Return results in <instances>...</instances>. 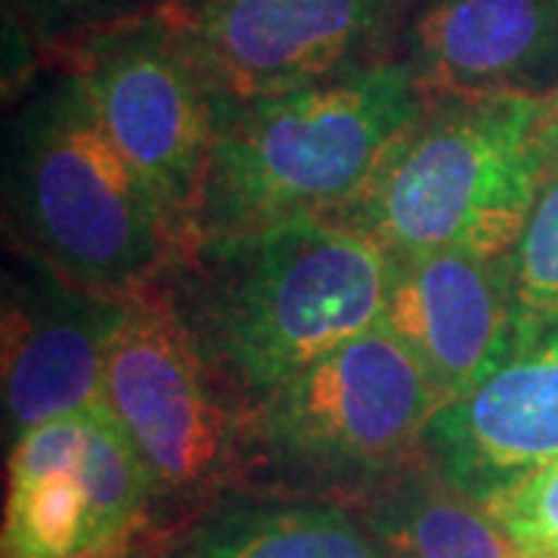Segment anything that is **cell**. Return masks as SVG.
Instances as JSON below:
<instances>
[{
    "mask_svg": "<svg viewBox=\"0 0 558 558\" xmlns=\"http://www.w3.org/2000/svg\"><path fill=\"white\" fill-rule=\"evenodd\" d=\"M7 252L128 299L183 248L156 190L106 134L78 75L44 62L3 137Z\"/></svg>",
    "mask_w": 558,
    "mask_h": 558,
    "instance_id": "obj_2",
    "label": "cell"
},
{
    "mask_svg": "<svg viewBox=\"0 0 558 558\" xmlns=\"http://www.w3.org/2000/svg\"><path fill=\"white\" fill-rule=\"evenodd\" d=\"M484 509L521 558H558V457Z\"/></svg>",
    "mask_w": 558,
    "mask_h": 558,
    "instance_id": "obj_18",
    "label": "cell"
},
{
    "mask_svg": "<svg viewBox=\"0 0 558 558\" xmlns=\"http://www.w3.org/2000/svg\"><path fill=\"white\" fill-rule=\"evenodd\" d=\"M102 403L153 487L149 539L168 537L240 484L245 413L153 286L128 295L102 373Z\"/></svg>",
    "mask_w": 558,
    "mask_h": 558,
    "instance_id": "obj_6",
    "label": "cell"
},
{
    "mask_svg": "<svg viewBox=\"0 0 558 558\" xmlns=\"http://www.w3.org/2000/svg\"><path fill=\"white\" fill-rule=\"evenodd\" d=\"M379 323L418 360L440 403L475 391L515 357L502 258L469 248L395 255Z\"/></svg>",
    "mask_w": 558,
    "mask_h": 558,
    "instance_id": "obj_11",
    "label": "cell"
},
{
    "mask_svg": "<svg viewBox=\"0 0 558 558\" xmlns=\"http://www.w3.org/2000/svg\"><path fill=\"white\" fill-rule=\"evenodd\" d=\"M161 7L165 0H7V16L44 65L102 32L156 16Z\"/></svg>",
    "mask_w": 558,
    "mask_h": 558,
    "instance_id": "obj_17",
    "label": "cell"
},
{
    "mask_svg": "<svg viewBox=\"0 0 558 558\" xmlns=\"http://www.w3.org/2000/svg\"><path fill=\"white\" fill-rule=\"evenodd\" d=\"M558 149V97L425 94L413 124L344 215L391 255L506 258Z\"/></svg>",
    "mask_w": 558,
    "mask_h": 558,
    "instance_id": "obj_4",
    "label": "cell"
},
{
    "mask_svg": "<svg viewBox=\"0 0 558 558\" xmlns=\"http://www.w3.org/2000/svg\"><path fill=\"white\" fill-rule=\"evenodd\" d=\"M395 60L422 94L558 97V0H407Z\"/></svg>",
    "mask_w": 558,
    "mask_h": 558,
    "instance_id": "obj_12",
    "label": "cell"
},
{
    "mask_svg": "<svg viewBox=\"0 0 558 558\" xmlns=\"http://www.w3.org/2000/svg\"><path fill=\"white\" fill-rule=\"evenodd\" d=\"M50 62L78 75L106 134L156 190L186 245L215 131V97L159 13L102 32Z\"/></svg>",
    "mask_w": 558,
    "mask_h": 558,
    "instance_id": "obj_9",
    "label": "cell"
},
{
    "mask_svg": "<svg viewBox=\"0 0 558 558\" xmlns=\"http://www.w3.org/2000/svg\"><path fill=\"white\" fill-rule=\"evenodd\" d=\"M395 255L336 218L230 236H196L153 282L202 363L240 403L258 407L286 379L381 319Z\"/></svg>",
    "mask_w": 558,
    "mask_h": 558,
    "instance_id": "obj_1",
    "label": "cell"
},
{
    "mask_svg": "<svg viewBox=\"0 0 558 558\" xmlns=\"http://www.w3.org/2000/svg\"><path fill=\"white\" fill-rule=\"evenodd\" d=\"M502 270L512 301L515 354H521L558 329V149L519 240L502 258Z\"/></svg>",
    "mask_w": 558,
    "mask_h": 558,
    "instance_id": "obj_16",
    "label": "cell"
},
{
    "mask_svg": "<svg viewBox=\"0 0 558 558\" xmlns=\"http://www.w3.org/2000/svg\"><path fill=\"white\" fill-rule=\"evenodd\" d=\"M438 407L418 360L376 323L245 413L236 487L360 502L422 459Z\"/></svg>",
    "mask_w": 558,
    "mask_h": 558,
    "instance_id": "obj_5",
    "label": "cell"
},
{
    "mask_svg": "<svg viewBox=\"0 0 558 558\" xmlns=\"http://www.w3.org/2000/svg\"><path fill=\"white\" fill-rule=\"evenodd\" d=\"M381 558H521L487 509L416 459L354 502Z\"/></svg>",
    "mask_w": 558,
    "mask_h": 558,
    "instance_id": "obj_15",
    "label": "cell"
},
{
    "mask_svg": "<svg viewBox=\"0 0 558 558\" xmlns=\"http://www.w3.org/2000/svg\"><path fill=\"white\" fill-rule=\"evenodd\" d=\"M422 102V87L400 60L274 97H215L190 240L339 218L379 174Z\"/></svg>",
    "mask_w": 558,
    "mask_h": 558,
    "instance_id": "obj_3",
    "label": "cell"
},
{
    "mask_svg": "<svg viewBox=\"0 0 558 558\" xmlns=\"http://www.w3.org/2000/svg\"><path fill=\"white\" fill-rule=\"evenodd\" d=\"M156 558H381L354 502L233 487L149 543Z\"/></svg>",
    "mask_w": 558,
    "mask_h": 558,
    "instance_id": "obj_14",
    "label": "cell"
},
{
    "mask_svg": "<svg viewBox=\"0 0 558 558\" xmlns=\"http://www.w3.org/2000/svg\"><path fill=\"white\" fill-rule=\"evenodd\" d=\"M153 487L106 403L10 444L0 558H84L149 539Z\"/></svg>",
    "mask_w": 558,
    "mask_h": 558,
    "instance_id": "obj_8",
    "label": "cell"
},
{
    "mask_svg": "<svg viewBox=\"0 0 558 558\" xmlns=\"http://www.w3.org/2000/svg\"><path fill=\"white\" fill-rule=\"evenodd\" d=\"M3 425L13 444L44 422L102 400L109 341L124 299L90 292L40 260L7 252Z\"/></svg>",
    "mask_w": 558,
    "mask_h": 558,
    "instance_id": "obj_10",
    "label": "cell"
},
{
    "mask_svg": "<svg viewBox=\"0 0 558 558\" xmlns=\"http://www.w3.org/2000/svg\"><path fill=\"white\" fill-rule=\"evenodd\" d=\"M84 558H156V553H153V546H149L146 539H140V543H131V546L109 549V553H94V556Z\"/></svg>",
    "mask_w": 558,
    "mask_h": 558,
    "instance_id": "obj_19",
    "label": "cell"
},
{
    "mask_svg": "<svg viewBox=\"0 0 558 558\" xmlns=\"http://www.w3.org/2000/svg\"><path fill=\"white\" fill-rule=\"evenodd\" d=\"M422 457L459 494L487 506L558 457V329L428 418Z\"/></svg>",
    "mask_w": 558,
    "mask_h": 558,
    "instance_id": "obj_13",
    "label": "cell"
},
{
    "mask_svg": "<svg viewBox=\"0 0 558 558\" xmlns=\"http://www.w3.org/2000/svg\"><path fill=\"white\" fill-rule=\"evenodd\" d=\"M407 0H165L186 60L218 100L301 90L395 60Z\"/></svg>",
    "mask_w": 558,
    "mask_h": 558,
    "instance_id": "obj_7",
    "label": "cell"
}]
</instances>
